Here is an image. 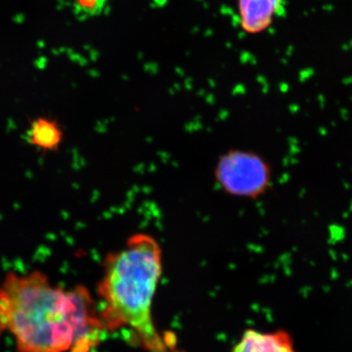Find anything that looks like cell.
Segmentation results:
<instances>
[{
	"mask_svg": "<svg viewBox=\"0 0 352 352\" xmlns=\"http://www.w3.org/2000/svg\"><path fill=\"white\" fill-rule=\"evenodd\" d=\"M0 329L22 352H90L104 330L87 289L65 291L39 272L11 273L0 285Z\"/></svg>",
	"mask_w": 352,
	"mask_h": 352,
	"instance_id": "6da1fadb",
	"label": "cell"
},
{
	"mask_svg": "<svg viewBox=\"0 0 352 352\" xmlns=\"http://www.w3.org/2000/svg\"><path fill=\"white\" fill-rule=\"evenodd\" d=\"M163 273V252L147 233L132 234L119 251L104 261L98 287L102 324L106 330L126 329L146 352H180L157 331L153 303Z\"/></svg>",
	"mask_w": 352,
	"mask_h": 352,
	"instance_id": "7a4b0ae2",
	"label": "cell"
},
{
	"mask_svg": "<svg viewBox=\"0 0 352 352\" xmlns=\"http://www.w3.org/2000/svg\"><path fill=\"white\" fill-rule=\"evenodd\" d=\"M214 178L227 195L256 200L270 188L272 170L266 160L256 153L231 149L219 157Z\"/></svg>",
	"mask_w": 352,
	"mask_h": 352,
	"instance_id": "3957f363",
	"label": "cell"
},
{
	"mask_svg": "<svg viewBox=\"0 0 352 352\" xmlns=\"http://www.w3.org/2000/svg\"><path fill=\"white\" fill-rule=\"evenodd\" d=\"M241 27L249 34H258L270 27L281 12L284 0H237Z\"/></svg>",
	"mask_w": 352,
	"mask_h": 352,
	"instance_id": "277c9868",
	"label": "cell"
},
{
	"mask_svg": "<svg viewBox=\"0 0 352 352\" xmlns=\"http://www.w3.org/2000/svg\"><path fill=\"white\" fill-rule=\"evenodd\" d=\"M231 352H296L293 339L285 331H245Z\"/></svg>",
	"mask_w": 352,
	"mask_h": 352,
	"instance_id": "5b68a950",
	"label": "cell"
},
{
	"mask_svg": "<svg viewBox=\"0 0 352 352\" xmlns=\"http://www.w3.org/2000/svg\"><path fill=\"white\" fill-rule=\"evenodd\" d=\"M29 140L39 149L54 151L63 140V131L55 120L38 118L32 122Z\"/></svg>",
	"mask_w": 352,
	"mask_h": 352,
	"instance_id": "8992f818",
	"label": "cell"
},
{
	"mask_svg": "<svg viewBox=\"0 0 352 352\" xmlns=\"http://www.w3.org/2000/svg\"><path fill=\"white\" fill-rule=\"evenodd\" d=\"M104 3L105 0H76V8L88 15L100 12Z\"/></svg>",
	"mask_w": 352,
	"mask_h": 352,
	"instance_id": "52a82bcc",
	"label": "cell"
}]
</instances>
